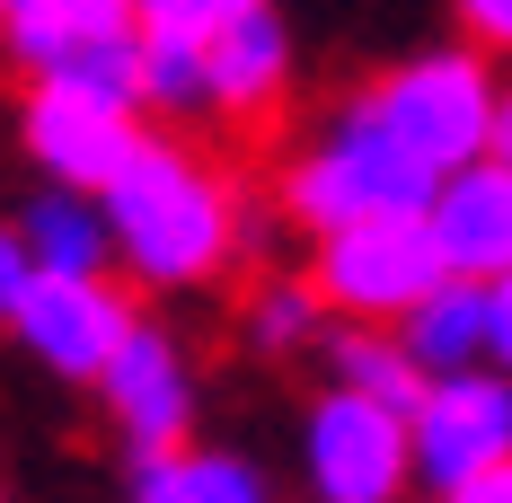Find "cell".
Here are the masks:
<instances>
[{
    "instance_id": "cell-16",
    "label": "cell",
    "mask_w": 512,
    "mask_h": 503,
    "mask_svg": "<svg viewBox=\"0 0 512 503\" xmlns=\"http://www.w3.org/2000/svg\"><path fill=\"white\" fill-rule=\"evenodd\" d=\"M106 18H133V0H0V45L27 71H53L71 53V36H89Z\"/></svg>"
},
{
    "instance_id": "cell-21",
    "label": "cell",
    "mask_w": 512,
    "mask_h": 503,
    "mask_svg": "<svg viewBox=\"0 0 512 503\" xmlns=\"http://www.w3.org/2000/svg\"><path fill=\"white\" fill-rule=\"evenodd\" d=\"M27 283H36V248H27V230H0V318L27 301Z\"/></svg>"
},
{
    "instance_id": "cell-19",
    "label": "cell",
    "mask_w": 512,
    "mask_h": 503,
    "mask_svg": "<svg viewBox=\"0 0 512 503\" xmlns=\"http://www.w3.org/2000/svg\"><path fill=\"white\" fill-rule=\"evenodd\" d=\"M142 18H159V27H221V18H239V9H256V0H133Z\"/></svg>"
},
{
    "instance_id": "cell-9",
    "label": "cell",
    "mask_w": 512,
    "mask_h": 503,
    "mask_svg": "<svg viewBox=\"0 0 512 503\" xmlns=\"http://www.w3.org/2000/svg\"><path fill=\"white\" fill-rule=\"evenodd\" d=\"M98 398H106L115 433H124L133 451H168V442H186V424H195L186 353H177V336L151 327V318H133V336L115 345V362L98 371Z\"/></svg>"
},
{
    "instance_id": "cell-24",
    "label": "cell",
    "mask_w": 512,
    "mask_h": 503,
    "mask_svg": "<svg viewBox=\"0 0 512 503\" xmlns=\"http://www.w3.org/2000/svg\"><path fill=\"white\" fill-rule=\"evenodd\" d=\"M495 151L512 159V89H504V115H495Z\"/></svg>"
},
{
    "instance_id": "cell-10",
    "label": "cell",
    "mask_w": 512,
    "mask_h": 503,
    "mask_svg": "<svg viewBox=\"0 0 512 503\" xmlns=\"http://www.w3.org/2000/svg\"><path fill=\"white\" fill-rule=\"evenodd\" d=\"M424 221H433V248H442L451 274H468V283L512 274V159L486 151L468 168H442Z\"/></svg>"
},
{
    "instance_id": "cell-25",
    "label": "cell",
    "mask_w": 512,
    "mask_h": 503,
    "mask_svg": "<svg viewBox=\"0 0 512 503\" xmlns=\"http://www.w3.org/2000/svg\"><path fill=\"white\" fill-rule=\"evenodd\" d=\"M0 503H9V495H0Z\"/></svg>"
},
{
    "instance_id": "cell-13",
    "label": "cell",
    "mask_w": 512,
    "mask_h": 503,
    "mask_svg": "<svg viewBox=\"0 0 512 503\" xmlns=\"http://www.w3.org/2000/svg\"><path fill=\"white\" fill-rule=\"evenodd\" d=\"M398 336H407V353L424 371H468V362H486V283L442 274V283L398 318Z\"/></svg>"
},
{
    "instance_id": "cell-5",
    "label": "cell",
    "mask_w": 512,
    "mask_h": 503,
    "mask_svg": "<svg viewBox=\"0 0 512 503\" xmlns=\"http://www.w3.org/2000/svg\"><path fill=\"white\" fill-rule=\"evenodd\" d=\"M451 265L433 248V221L424 212H371V221H345V230H318V265L309 283L327 292L336 318H407Z\"/></svg>"
},
{
    "instance_id": "cell-4",
    "label": "cell",
    "mask_w": 512,
    "mask_h": 503,
    "mask_svg": "<svg viewBox=\"0 0 512 503\" xmlns=\"http://www.w3.org/2000/svg\"><path fill=\"white\" fill-rule=\"evenodd\" d=\"M371 106H380V115H389L433 168H468V159H486V151H495V115H504L486 45H442V53L398 62V71L371 89Z\"/></svg>"
},
{
    "instance_id": "cell-18",
    "label": "cell",
    "mask_w": 512,
    "mask_h": 503,
    "mask_svg": "<svg viewBox=\"0 0 512 503\" xmlns=\"http://www.w3.org/2000/svg\"><path fill=\"white\" fill-rule=\"evenodd\" d=\"M318 327H327V292L318 283H265L248 301V345L256 353H301V345H318Z\"/></svg>"
},
{
    "instance_id": "cell-1",
    "label": "cell",
    "mask_w": 512,
    "mask_h": 503,
    "mask_svg": "<svg viewBox=\"0 0 512 503\" xmlns=\"http://www.w3.org/2000/svg\"><path fill=\"white\" fill-rule=\"evenodd\" d=\"M115 256L142 283H212L239 256V186L177 142H142L106 186Z\"/></svg>"
},
{
    "instance_id": "cell-11",
    "label": "cell",
    "mask_w": 512,
    "mask_h": 503,
    "mask_svg": "<svg viewBox=\"0 0 512 503\" xmlns=\"http://www.w3.org/2000/svg\"><path fill=\"white\" fill-rule=\"evenodd\" d=\"M283 98H292V27L256 0L212 27V106L239 124H265Z\"/></svg>"
},
{
    "instance_id": "cell-6",
    "label": "cell",
    "mask_w": 512,
    "mask_h": 503,
    "mask_svg": "<svg viewBox=\"0 0 512 503\" xmlns=\"http://www.w3.org/2000/svg\"><path fill=\"white\" fill-rule=\"evenodd\" d=\"M407 424H415V477L433 495H451L477 468L512 459V380H504V362L495 371H477V362L468 371H433Z\"/></svg>"
},
{
    "instance_id": "cell-22",
    "label": "cell",
    "mask_w": 512,
    "mask_h": 503,
    "mask_svg": "<svg viewBox=\"0 0 512 503\" xmlns=\"http://www.w3.org/2000/svg\"><path fill=\"white\" fill-rule=\"evenodd\" d=\"M486 362H504V371H512V274L486 283Z\"/></svg>"
},
{
    "instance_id": "cell-20",
    "label": "cell",
    "mask_w": 512,
    "mask_h": 503,
    "mask_svg": "<svg viewBox=\"0 0 512 503\" xmlns=\"http://www.w3.org/2000/svg\"><path fill=\"white\" fill-rule=\"evenodd\" d=\"M451 9H460L468 45H486V53H512V0H451Z\"/></svg>"
},
{
    "instance_id": "cell-8",
    "label": "cell",
    "mask_w": 512,
    "mask_h": 503,
    "mask_svg": "<svg viewBox=\"0 0 512 503\" xmlns=\"http://www.w3.org/2000/svg\"><path fill=\"white\" fill-rule=\"evenodd\" d=\"M142 106L133 98H106V89H71V80H36L27 98V151L45 159L53 186H89L106 195L115 168L142 151Z\"/></svg>"
},
{
    "instance_id": "cell-23",
    "label": "cell",
    "mask_w": 512,
    "mask_h": 503,
    "mask_svg": "<svg viewBox=\"0 0 512 503\" xmlns=\"http://www.w3.org/2000/svg\"><path fill=\"white\" fill-rule=\"evenodd\" d=\"M442 503H512V459H495V468H477L468 486H451Z\"/></svg>"
},
{
    "instance_id": "cell-17",
    "label": "cell",
    "mask_w": 512,
    "mask_h": 503,
    "mask_svg": "<svg viewBox=\"0 0 512 503\" xmlns=\"http://www.w3.org/2000/svg\"><path fill=\"white\" fill-rule=\"evenodd\" d=\"M327 362H336V380L345 389H362V398H389V406H407L415 415V398H424V362L407 353V336H380L371 318H354L345 336H327Z\"/></svg>"
},
{
    "instance_id": "cell-7",
    "label": "cell",
    "mask_w": 512,
    "mask_h": 503,
    "mask_svg": "<svg viewBox=\"0 0 512 503\" xmlns=\"http://www.w3.org/2000/svg\"><path fill=\"white\" fill-rule=\"evenodd\" d=\"M9 327H18V345L36 353L53 380H89L98 389L115 345L133 336V301L106 274H45L36 265V283H27V301L9 309Z\"/></svg>"
},
{
    "instance_id": "cell-15",
    "label": "cell",
    "mask_w": 512,
    "mask_h": 503,
    "mask_svg": "<svg viewBox=\"0 0 512 503\" xmlns=\"http://www.w3.org/2000/svg\"><path fill=\"white\" fill-rule=\"evenodd\" d=\"M142 106L159 115H221L212 106V36L142 18Z\"/></svg>"
},
{
    "instance_id": "cell-3",
    "label": "cell",
    "mask_w": 512,
    "mask_h": 503,
    "mask_svg": "<svg viewBox=\"0 0 512 503\" xmlns=\"http://www.w3.org/2000/svg\"><path fill=\"white\" fill-rule=\"evenodd\" d=\"M301 477L318 503H398L415 486V424L407 406L362 398V389H327L301 415Z\"/></svg>"
},
{
    "instance_id": "cell-2",
    "label": "cell",
    "mask_w": 512,
    "mask_h": 503,
    "mask_svg": "<svg viewBox=\"0 0 512 503\" xmlns=\"http://www.w3.org/2000/svg\"><path fill=\"white\" fill-rule=\"evenodd\" d=\"M433 186H442V168L362 98L318 133V151L292 159L283 203H292L301 230H345V221H371V212H424Z\"/></svg>"
},
{
    "instance_id": "cell-14",
    "label": "cell",
    "mask_w": 512,
    "mask_h": 503,
    "mask_svg": "<svg viewBox=\"0 0 512 503\" xmlns=\"http://www.w3.org/2000/svg\"><path fill=\"white\" fill-rule=\"evenodd\" d=\"M18 230L45 274H106V256H115V221H106V203H89V186H53L45 203H27Z\"/></svg>"
},
{
    "instance_id": "cell-12",
    "label": "cell",
    "mask_w": 512,
    "mask_h": 503,
    "mask_svg": "<svg viewBox=\"0 0 512 503\" xmlns=\"http://www.w3.org/2000/svg\"><path fill=\"white\" fill-rule=\"evenodd\" d=\"M133 503H274V486L256 477L239 451H133Z\"/></svg>"
}]
</instances>
